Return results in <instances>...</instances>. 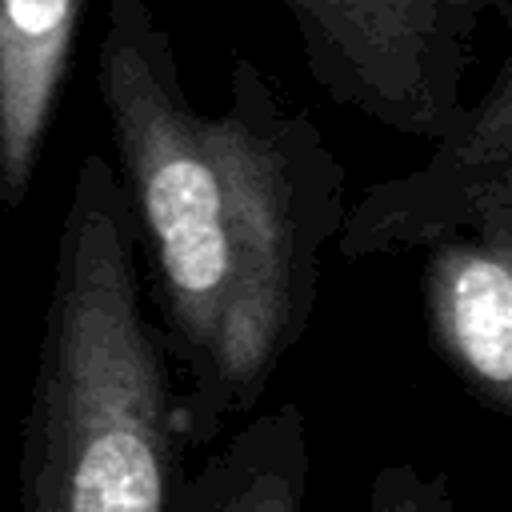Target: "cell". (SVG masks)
Returning a JSON list of instances; mask_svg holds the SVG:
<instances>
[{"label": "cell", "mask_w": 512, "mask_h": 512, "mask_svg": "<svg viewBox=\"0 0 512 512\" xmlns=\"http://www.w3.org/2000/svg\"><path fill=\"white\" fill-rule=\"evenodd\" d=\"M96 96L188 448L252 412L312 328L348 172L272 76L232 56L224 104H192L152 0H108Z\"/></svg>", "instance_id": "cell-1"}, {"label": "cell", "mask_w": 512, "mask_h": 512, "mask_svg": "<svg viewBox=\"0 0 512 512\" xmlns=\"http://www.w3.org/2000/svg\"><path fill=\"white\" fill-rule=\"evenodd\" d=\"M312 476L308 424L296 400L224 432V444L180 484L176 512H304Z\"/></svg>", "instance_id": "cell-7"}, {"label": "cell", "mask_w": 512, "mask_h": 512, "mask_svg": "<svg viewBox=\"0 0 512 512\" xmlns=\"http://www.w3.org/2000/svg\"><path fill=\"white\" fill-rule=\"evenodd\" d=\"M428 344L492 416H512V228L456 232L424 248Z\"/></svg>", "instance_id": "cell-5"}, {"label": "cell", "mask_w": 512, "mask_h": 512, "mask_svg": "<svg viewBox=\"0 0 512 512\" xmlns=\"http://www.w3.org/2000/svg\"><path fill=\"white\" fill-rule=\"evenodd\" d=\"M368 512H460V504L448 472H424L408 460H392L372 472Z\"/></svg>", "instance_id": "cell-8"}, {"label": "cell", "mask_w": 512, "mask_h": 512, "mask_svg": "<svg viewBox=\"0 0 512 512\" xmlns=\"http://www.w3.org/2000/svg\"><path fill=\"white\" fill-rule=\"evenodd\" d=\"M184 432L112 160L84 152L20 416V512H176Z\"/></svg>", "instance_id": "cell-2"}, {"label": "cell", "mask_w": 512, "mask_h": 512, "mask_svg": "<svg viewBox=\"0 0 512 512\" xmlns=\"http://www.w3.org/2000/svg\"><path fill=\"white\" fill-rule=\"evenodd\" d=\"M304 68L340 108L408 140H436L468 104L464 84L488 20L508 0H276Z\"/></svg>", "instance_id": "cell-3"}, {"label": "cell", "mask_w": 512, "mask_h": 512, "mask_svg": "<svg viewBox=\"0 0 512 512\" xmlns=\"http://www.w3.org/2000/svg\"><path fill=\"white\" fill-rule=\"evenodd\" d=\"M80 16L84 0H0V236L36 180Z\"/></svg>", "instance_id": "cell-6"}, {"label": "cell", "mask_w": 512, "mask_h": 512, "mask_svg": "<svg viewBox=\"0 0 512 512\" xmlns=\"http://www.w3.org/2000/svg\"><path fill=\"white\" fill-rule=\"evenodd\" d=\"M428 144L420 168L372 180L348 200L332 244L340 260L404 256L456 232L512 228V56Z\"/></svg>", "instance_id": "cell-4"}]
</instances>
